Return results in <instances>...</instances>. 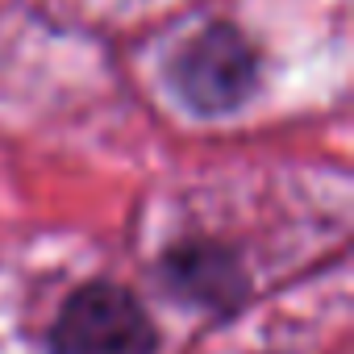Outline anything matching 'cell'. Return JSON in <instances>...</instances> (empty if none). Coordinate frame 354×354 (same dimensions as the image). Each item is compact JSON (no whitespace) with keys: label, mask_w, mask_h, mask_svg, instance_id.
<instances>
[{"label":"cell","mask_w":354,"mask_h":354,"mask_svg":"<svg viewBox=\"0 0 354 354\" xmlns=\"http://www.w3.org/2000/svg\"><path fill=\"white\" fill-rule=\"evenodd\" d=\"M259 84V55L234 26H209L171 63V88L205 117L234 113Z\"/></svg>","instance_id":"1"},{"label":"cell","mask_w":354,"mask_h":354,"mask_svg":"<svg viewBox=\"0 0 354 354\" xmlns=\"http://www.w3.org/2000/svg\"><path fill=\"white\" fill-rule=\"evenodd\" d=\"M50 354H154V325L133 292L88 283L63 304L50 329Z\"/></svg>","instance_id":"2"},{"label":"cell","mask_w":354,"mask_h":354,"mask_svg":"<svg viewBox=\"0 0 354 354\" xmlns=\"http://www.w3.org/2000/svg\"><path fill=\"white\" fill-rule=\"evenodd\" d=\"M167 275L184 296H196V300H209V304H225V300H234L242 292L238 263L225 250H217V246H184V250H175L171 263H167Z\"/></svg>","instance_id":"3"}]
</instances>
